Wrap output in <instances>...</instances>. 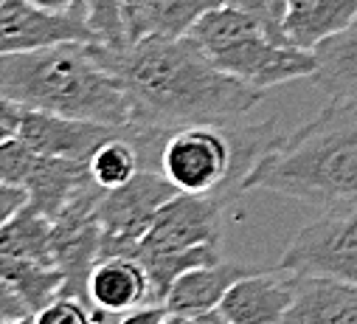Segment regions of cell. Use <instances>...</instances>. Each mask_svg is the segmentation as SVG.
<instances>
[{"mask_svg": "<svg viewBox=\"0 0 357 324\" xmlns=\"http://www.w3.org/2000/svg\"><path fill=\"white\" fill-rule=\"evenodd\" d=\"M0 96L68 119L132 124V102L121 79L105 65L102 43L0 54Z\"/></svg>", "mask_w": 357, "mask_h": 324, "instance_id": "obj_3", "label": "cell"}, {"mask_svg": "<svg viewBox=\"0 0 357 324\" xmlns=\"http://www.w3.org/2000/svg\"><path fill=\"white\" fill-rule=\"evenodd\" d=\"M169 316V307L163 302H146V304H138L132 310L124 313V318L119 324H163V318Z\"/></svg>", "mask_w": 357, "mask_h": 324, "instance_id": "obj_30", "label": "cell"}, {"mask_svg": "<svg viewBox=\"0 0 357 324\" xmlns=\"http://www.w3.org/2000/svg\"><path fill=\"white\" fill-rule=\"evenodd\" d=\"M130 127L99 124V122H84V119H68V116H56V113H45V110H31L29 108L17 138H23L40 155L91 161V155L107 138L121 135Z\"/></svg>", "mask_w": 357, "mask_h": 324, "instance_id": "obj_10", "label": "cell"}, {"mask_svg": "<svg viewBox=\"0 0 357 324\" xmlns=\"http://www.w3.org/2000/svg\"><path fill=\"white\" fill-rule=\"evenodd\" d=\"M174 195H181V189L158 170H141L124 186L105 189V195L96 206L99 223L105 228L102 257H110V254H127L130 257L132 249L152 228L158 212Z\"/></svg>", "mask_w": 357, "mask_h": 324, "instance_id": "obj_4", "label": "cell"}, {"mask_svg": "<svg viewBox=\"0 0 357 324\" xmlns=\"http://www.w3.org/2000/svg\"><path fill=\"white\" fill-rule=\"evenodd\" d=\"M132 133H135V124L127 133L107 138L91 155V175L102 189L124 186L144 170V158H141L138 144L132 141Z\"/></svg>", "mask_w": 357, "mask_h": 324, "instance_id": "obj_21", "label": "cell"}, {"mask_svg": "<svg viewBox=\"0 0 357 324\" xmlns=\"http://www.w3.org/2000/svg\"><path fill=\"white\" fill-rule=\"evenodd\" d=\"M31 206V192L20 184H3L0 181V226L17 217L23 209Z\"/></svg>", "mask_w": 357, "mask_h": 324, "instance_id": "obj_26", "label": "cell"}, {"mask_svg": "<svg viewBox=\"0 0 357 324\" xmlns=\"http://www.w3.org/2000/svg\"><path fill=\"white\" fill-rule=\"evenodd\" d=\"M259 268L253 265H239V263H214V265H200L186 271L183 277H177L174 285L169 288L163 304L169 307V313L177 316H200L206 310H217L222 304V299L228 296V290L248 274H253Z\"/></svg>", "mask_w": 357, "mask_h": 324, "instance_id": "obj_15", "label": "cell"}, {"mask_svg": "<svg viewBox=\"0 0 357 324\" xmlns=\"http://www.w3.org/2000/svg\"><path fill=\"white\" fill-rule=\"evenodd\" d=\"M34 6H43V9H48V12H65V9H70L76 0H31Z\"/></svg>", "mask_w": 357, "mask_h": 324, "instance_id": "obj_32", "label": "cell"}, {"mask_svg": "<svg viewBox=\"0 0 357 324\" xmlns=\"http://www.w3.org/2000/svg\"><path fill=\"white\" fill-rule=\"evenodd\" d=\"M102 57L132 102V124L146 130L231 124L264 96L225 73L192 37L146 34L124 51L102 45Z\"/></svg>", "mask_w": 357, "mask_h": 324, "instance_id": "obj_1", "label": "cell"}, {"mask_svg": "<svg viewBox=\"0 0 357 324\" xmlns=\"http://www.w3.org/2000/svg\"><path fill=\"white\" fill-rule=\"evenodd\" d=\"M351 23H357V0H287L282 31L293 45L315 51Z\"/></svg>", "mask_w": 357, "mask_h": 324, "instance_id": "obj_16", "label": "cell"}, {"mask_svg": "<svg viewBox=\"0 0 357 324\" xmlns=\"http://www.w3.org/2000/svg\"><path fill=\"white\" fill-rule=\"evenodd\" d=\"M211 59L225 73L242 79L245 85L259 88V91L293 82V79L315 76V71H318V54L315 51L276 40L267 31L253 34L248 40H239V43L211 54Z\"/></svg>", "mask_w": 357, "mask_h": 324, "instance_id": "obj_7", "label": "cell"}, {"mask_svg": "<svg viewBox=\"0 0 357 324\" xmlns=\"http://www.w3.org/2000/svg\"><path fill=\"white\" fill-rule=\"evenodd\" d=\"M315 82L337 102H357V23L315 48Z\"/></svg>", "mask_w": 357, "mask_h": 324, "instance_id": "obj_17", "label": "cell"}, {"mask_svg": "<svg viewBox=\"0 0 357 324\" xmlns=\"http://www.w3.org/2000/svg\"><path fill=\"white\" fill-rule=\"evenodd\" d=\"M279 265L293 274H324L357 285V206L326 209L298 228Z\"/></svg>", "mask_w": 357, "mask_h": 324, "instance_id": "obj_6", "label": "cell"}, {"mask_svg": "<svg viewBox=\"0 0 357 324\" xmlns=\"http://www.w3.org/2000/svg\"><path fill=\"white\" fill-rule=\"evenodd\" d=\"M29 316H37V313L29 307L23 293L9 282L0 285V318H3V324L20 321V318H29Z\"/></svg>", "mask_w": 357, "mask_h": 324, "instance_id": "obj_27", "label": "cell"}, {"mask_svg": "<svg viewBox=\"0 0 357 324\" xmlns=\"http://www.w3.org/2000/svg\"><path fill=\"white\" fill-rule=\"evenodd\" d=\"M222 6V0H152L149 3V34L189 37L203 15Z\"/></svg>", "mask_w": 357, "mask_h": 324, "instance_id": "obj_22", "label": "cell"}, {"mask_svg": "<svg viewBox=\"0 0 357 324\" xmlns=\"http://www.w3.org/2000/svg\"><path fill=\"white\" fill-rule=\"evenodd\" d=\"M37 155L40 152H34L23 138L0 141V181L26 186V181L37 164Z\"/></svg>", "mask_w": 357, "mask_h": 324, "instance_id": "obj_24", "label": "cell"}, {"mask_svg": "<svg viewBox=\"0 0 357 324\" xmlns=\"http://www.w3.org/2000/svg\"><path fill=\"white\" fill-rule=\"evenodd\" d=\"M87 296L99 313H127L138 304L155 302L152 282L141 260L127 254L102 257L87 279Z\"/></svg>", "mask_w": 357, "mask_h": 324, "instance_id": "obj_14", "label": "cell"}, {"mask_svg": "<svg viewBox=\"0 0 357 324\" xmlns=\"http://www.w3.org/2000/svg\"><path fill=\"white\" fill-rule=\"evenodd\" d=\"M12 324H37V316H29V318H20V321H12Z\"/></svg>", "mask_w": 357, "mask_h": 324, "instance_id": "obj_35", "label": "cell"}, {"mask_svg": "<svg viewBox=\"0 0 357 324\" xmlns=\"http://www.w3.org/2000/svg\"><path fill=\"white\" fill-rule=\"evenodd\" d=\"M239 189L321 209L357 206V102L332 99L307 124L273 135L242 172Z\"/></svg>", "mask_w": 357, "mask_h": 324, "instance_id": "obj_2", "label": "cell"}, {"mask_svg": "<svg viewBox=\"0 0 357 324\" xmlns=\"http://www.w3.org/2000/svg\"><path fill=\"white\" fill-rule=\"evenodd\" d=\"M26 113H29L26 105H20V102H15L9 96H0V141L20 135V127H23Z\"/></svg>", "mask_w": 357, "mask_h": 324, "instance_id": "obj_28", "label": "cell"}, {"mask_svg": "<svg viewBox=\"0 0 357 324\" xmlns=\"http://www.w3.org/2000/svg\"><path fill=\"white\" fill-rule=\"evenodd\" d=\"M163 324H192V318H189V316H177V313H169V316L163 318Z\"/></svg>", "mask_w": 357, "mask_h": 324, "instance_id": "obj_34", "label": "cell"}, {"mask_svg": "<svg viewBox=\"0 0 357 324\" xmlns=\"http://www.w3.org/2000/svg\"><path fill=\"white\" fill-rule=\"evenodd\" d=\"M296 296V274L287 268L276 271H253L242 277L228 296L222 299L220 310L231 324H282L287 307Z\"/></svg>", "mask_w": 357, "mask_h": 324, "instance_id": "obj_11", "label": "cell"}, {"mask_svg": "<svg viewBox=\"0 0 357 324\" xmlns=\"http://www.w3.org/2000/svg\"><path fill=\"white\" fill-rule=\"evenodd\" d=\"M99 318V310L73 296H59L37 313V324H96Z\"/></svg>", "mask_w": 357, "mask_h": 324, "instance_id": "obj_25", "label": "cell"}, {"mask_svg": "<svg viewBox=\"0 0 357 324\" xmlns=\"http://www.w3.org/2000/svg\"><path fill=\"white\" fill-rule=\"evenodd\" d=\"M225 6H231V9H239V12H248V15H253V17H259V20H264L267 26L273 29V34L276 37H282V40H287L284 37V31H282V26L276 23V17H273V12H271V0H222ZM290 43V40H287Z\"/></svg>", "mask_w": 357, "mask_h": 324, "instance_id": "obj_29", "label": "cell"}, {"mask_svg": "<svg viewBox=\"0 0 357 324\" xmlns=\"http://www.w3.org/2000/svg\"><path fill=\"white\" fill-rule=\"evenodd\" d=\"M284 6H287V0H271V12H273L279 26H282V17H284Z\"/></svg>", "mask_w": 357, "mask_h": 324, "instance_id": "obj_33", "label": "cell"}, {"mask_svg": "<svg viewBox=\"0 0 357 324\" xmlns=\"http://www.w3.org/2000/svg\"><path fill=\"white\" fill-rule=\"evenodd\" d=\"M99 186L91 175V161L59 158V155H37V164L26 181L31 192V206L45 217L56 220L76 198Z\"/></svg>", "mask_w": 357, "mask_h": 324, "instance_id": "obj_13", "label": "cell"}, {"mask_svg": "<svg viewBox=\"0 0 357 324\" xmlns=\"http://www.w3.org/2000/svg\"><path fill=\"white\" fill-rule=\"evenodd\" d=\"M192 324H231V321H228L225 313L217 307V310H206V313H200V316H192Z\"/></svg>", "mask_w": 357, "mask_h": 324, "instance_id": "obj_31", "label": "cell"}, {"mask_svg": "<svg viewBox=\"0 0 357 324\" xmlns=\"http://www.w3.org/2000/svg\"><path fill=\"white\" fill-rule=\"evenodd\" d=\"M222 237V206L214 195H174L155 217L146 237L132 249L135 254L186 251L195 246H217Z\"/></svg>", "mask_w": 357, "mask_h": 324, "instance_id": "obj_9", "label": "cell"}, {"mask_svg": "<svg viewBox=\"0 0 357 324\" xmlns=\"http://www.w3.org/2000/svg\"><path fill=\"white\" fill-rule=\"evenodd\" d=\"M87 23L96 40L113 51H124L130 45L127 23H124V0H82Z\"/></svg>", "mask_w": 357, "mask_h": 324, "instance_id": "obj_23", "label": "cell"}, {"mask_svg": "<svg viewBox=\"0 0 357 324\" xmlns=\"http://www.w3.org/2000/svg\"><path fill=\"white\" fill-rule=\"evenodd\" d=\"M62 43H99L82 0L65 12H48L31 0H3L0 6V54L37 51Z\"/></svg>", "mask_w": 357, "mask_h": 324, "instance_id": "obj_8", "label": "cell"}, {"mask_svg": "<svg viewBox=\"0 0 357 324\" xmlns=\"http://www.w3.org/2000/svg\"><path fill=\"white\" fill-rule=\"evenodd\" d=\"M261 31L276 37L273 29L267 26L264 20H259V17L248 15V12H239V9H231V6L222 3V6L211 9L208 15H203L197 20V26L189 31V37L197 40L206 48V54L211 57V54H217V51H222V48H228V45H234L239 40H248L253 34H261ZM276 40H282V37H276Z\"/></svg>", "mask_w": 357, "mask_h": 324, "instance_id": "obj_19", "label": "cell"}, {"mask_svg": "<svg viewBox=\"0 0 357 324\" xmlns=\"http://www.w3.org/2000/svg\"><path fill=\"white\" fill-rule=\"evenodd\" d=\"M0 277L23 293V299L34 313H40L45 304L59 299L65 288V274L56 265H43L34 260L6 257V254H0Z\"/></svg>", "mask_w": 357, "mask_h": 324, "instance_id": "obj_20", "label": "cell"}, {"mask_svg": "<svg viewBox=\"0 0 357 324\" xmlns=\"http://www.w3.org/2000/svg\"><path fill=\"white\" fill-rule=\"evenodd\" d=\"M0 254L34 260L43 265L54 263V220L34 206L23 209L17 217L0 226Z\"/></svg>", "mask_w": 357, "mask_h": 324, "instance_id": "obj_18", "label": "cell"}, {"mask_svg": "<svg viewBox=\"0 0 357 324\" xmlns=\"http://www.w3.org/2000/svg\"><path fill=\"white\" fill-rule=\"evenodd\" d=\"M222 124H189L174 130L160 149V172L189 195H211L231 178L234 155Z\"/></svg>", "mask_w": 357, "mask_h": 324, "instance_id": "obj_5", "label": "cell"}, {"mask_svg": "<svg viewBox=\"0 0 357 324\" xmlns=\"http://www.w3.org/2000/svg\"><path fill=\"white\" fill-rule=\"evenodd\" d=\"M282 324H357V285L324 274H296V296Z\"/></svg>", "mask_w": 357, "mask_h": 324, "instance_id": "obj_12", "label": "cell"}]
</instances>
